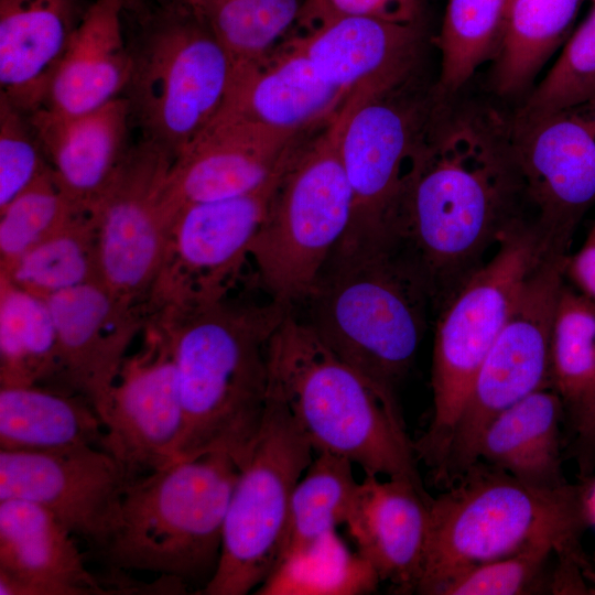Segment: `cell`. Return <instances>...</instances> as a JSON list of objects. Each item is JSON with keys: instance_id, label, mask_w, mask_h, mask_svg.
<instances>
[{"instance_id": "cell-1", "label": "cell", "mask_w": 595, "mask_h": 595, "mask_svg": "<svg viewBox=\"0 0 595 595\" xmlns=\"http://www.w3.org/2000/svg\"><path fill=\"white\" fill-rule=\"evenodd\" d=\"M439 100L387 230L425 279L435 313L489 249L534 218L511 116L456 96Z\"/></svg>"}, {"instance_id": "cell-2", "label": "cell", "mask_w": 595, "mask_h": 595, "mask_svg": "<svg viewBox=\"0 0 595 595\" xmlns=\"http://www.w3.org/2000/svg\"><path fill=\"white\" fill-rule=\"evenodd\" d=\"M290 309L225 299L150 318L165 332L177 374L183 431L177 459L210 453L241 468L259 433L268 392V344Z\"/></svg>"}, {"instance_id": "cell-3", "label": "cell", "mask_w": 595, "mask_h": 595, "mask_svg": "<svg viewBox=\"0 0 595 595\" xmlns=\"http://www.w3.org/2000/svg\"><path fill=\"white\" fill-rule=\"evenodd\" d=\"M268 374V388L315 453L344 457L366 476L423 486L393 390L338 357L292 310L269 340Z\"/></svg>"}, {"instance_id": "cell-4", "label": "cell", "mask_w": 595, "mask_h": 595, "mask_svg": "<svg viewBox=\"0 0 595 595\" xmlns=\"http://www.w3.org/2000/svg\"><path fill=\"white\" fill-rule=\"evenodd\" d=\"M310 326L342 359L393 390L434 311L430 289L390 236L339 244L305 301Z\"/></svg>"}, {"instance_id": "cell-5", "label": "cell", "mask_w": 595, "mask_h": 595, "mask_svg": "<svg viewBox=\"0 0 595 595\" xmlns=\"http://www.w3.org/2000/svg\"><path fill=\"white\" fill-rule=\"evenodd\" d=\"M592 521L587 488L545 490L478 461L429 502L420 594H440L461 573L554 536L577 544Z\"/></svg>"}, {"instance_id": "cell-6", "label": "cell", "mask_w": 595, "mask_h": 595, "mask_svg": "<svg viewBox=\"0 0 595 595\" xmlns=\"http://www.w3.org/2000/svg\"><path fill=\"white\" fill-rule=\"evenodd\" d=\"M240 467L224 453L180 459L129 482L100 551L110 566L209 582Z\"/></svg>"}, {"instance_id": "cell-7", "label": "cell", "mask_w": 595, "mask_h": 595, "mask_svg": "<svg viewBox=\"0 0 595 595\" xmlns=\"http://www.w3.org/2000/svg\"><path fill=\"white\" fill-rule=\"evenodd\" d=\"M128 40L131 69L122 96L131 123L175 155L221 109L231 60L203 17L184 0H159Z\"/></svg>"}, {"instance_id": "cell-8", "label": "cell", "mask_w": 595, "mask_h": 595, "mask_svg": "<svg viewBox=\"0 0 595 595\" xmlns=\"http://www.w3.org/2000/svg\"><path fill=\"white\" fill-rule=\"evenodd\" d=\"M368 97L354 91L323 133L295 151L252 242L259 281L271 301L290 310L306 301L350 225L353 193L339 142L350 112Z\"/></svg>"}, {"instance_id": "cell-9", "label": "cell", "mask_w": 595, "mask_h": 595, "mask_svg": "<svg viewBox=\"0 0 595 595\" xmlns=\"http://www.w3.org/2000/svg\"><path fill=\"white\" fill-rule=\"evenodd\" d=\"M550 244L536 218L521 221L436 313L431 371L433 414L413 447L437 482L475 376L527 277Z\"/></svg>"}, {"instance_id": "cell-10", "label": "cell", "mask_w": 595, "mask_h": 595, "mask_svg": "<svg viewBox=\"0 0 595 595\" xmlns=\"http://www.w3.org/2000/svg\"><path fill=\"white\" fill-rule=\"evenodd\" d=\"M313 453L283 401L268 388L259 433L228 504L219 563L199 594L245 595L273 573L291 498Z\"/></svg>"}, {"instance_id": "cell-11", "label": "cell", "mask_w": 595, "mask_h": 595, "mask_svg": "<svg viewBox=\"0 0 595 595\" xmlns=\"http://www.w3.org/2000/svg\"><path fill=\"white\" fill-rule=\"evenodd\" d=\"M569 250L551 244L527 277L470 386L440 482L450 485L478 462L479 441L500 413L532 392L551 388V329Z\"/></svg>"}, {"instance_id": "cell-12", "label": "cell", "mask_w": 595, "mask_h": 595, "mask_svg": "<svg viewBox=\"0 0 595 595\" xmlns=\"http://www.w3.org/2000/svg\"><path fill=\"white\" fill-rule=\"evenodd\" d=\"M293 155L249 193L187 204L175 212L145 302L149 316L226 298L250 256Z\"/></svg>"}, {"instance_id": "cell-13", "label": "cell", "mask_w": 595, "mask_h": 595, "mask_svg": "<svg viewBox=\"0 0 595 595\" xmlns=\"http://www.w3.org/2000/svg\"><path fill=\"white\" fill-rule=\"evenodd\" d=\"M174 156L141 139L90 212L99 282L116 296L145 304L170 231L165 186Z\"/></svg>"}, {"instance_id": "cell-14", "label": "cell", "mask_w": 595, "mask_h": 595, "mask_svg": "<svg viewBox=\"0 0 595 595\" xmlns=\"http://www.w3.org/2000/svg\"><path fill=\"white\" fill-rule=\"evenodd\" d=\"M529 206L549 239L571 245L595 205V98L548 115H511Z\"/></svg>"}, {"instance_id": "cell-15", "label": "cell", "mask_w": 595, "mask_h": 595, "mask_svg": "<svg viewBox=\"0 0 595 595\" xmlns=\"http://www.w3.org/2000/svg\"><path fill=\"white\" fill-rule=\"evenodd\" d=\"M389 93L363 99L342 133L339 154L354 207L339 244L387 234L425 133L432 111L396 100Z\"/></svg>"}, {"instance_id": "cell-16", "label": "cell", "mask_w": 595, "mask_h": 595, "mask_svg": "<svg viewBox=\"0 0 595 595\" xmlns=\"http://www.w3.org/2000/svg\"><path fill=\"white\" fill-rule=\"evenodd\" d=\"M131 479L123 464L99 446L0 450V499H23L45 508L99 551L116 527Z\"/></svg>"}, {"instance_id": "cell-17", "label": "cell", "mask_w": 595, "mask_h": 595, "mask_svg": "<svg viewBox=\"0 0 595 595\" xmlns=\"http://www.w3.org/2000/svg\"><path fill=\"white\" fill-rule=\"evenodd\" d=\"M102 448L132 478L177 459L183 412L169 338L153 320L138 353L128 356L100 414Z\"/></svg>"}, {"instance_id": "cell-18", "label": "cell", "mask_w": 595, "mask_h": 595, "mask_svg": "<svg viewBox=\"0 0 595 595\" xmlns=\"http://www.w3.org/2000/svg\"><path fill=\"white\" fill-rule=\"evenodd\" d=\"M293 141L221 108L172 162L165 186L171 219L184 205L258 188L294 154Z\"/></svg>"}, {"instance_id": "cell-19", "label": "cell", "mask_w": 595, "mask_h": 595, "mask_svg": "<svg viewBox=\"0 0 595 595\" xmlns=\"http://www.w3.org/2000/svg\"><path fill=\"white\" fill-rule=\"evenodd\" d=\"M45 300L58 342V380L100 418L129 347L149 322L145 305L116 296L99 281Z\"/></svg>"}, {"instance_id": "cell-20", "label": "cell", "mask_w": 595, "mask_h": 595, "mask_svg": "<svg viewBox=\"0 0 595 595\" xmlns=\"http://www.w3.org/2000/svg\"><path fill=\"white\" fill-rule=\"evenodd\" d=\"M299 19L304 33L286 43L325 82L346 94L359 89L389 93L412 65L416 50L413 24L334 14L300 13Z\"/></svg>"}, {"instance_id": "cell-21", "label": "cell", "mask_w": 595, "mask_h": 595, "mask_svg": "<svg viewBox=\"0 0 595 595\" xmlns=\"http://www.w3.org/2000/svg\"><path fill=\"white\" fill-rule=\"evenodd\" d=\"M29 119L55 182L79 210L90 213L131 148L127 99L120 96L79 115L41 108Z\"/></svg>"}, {"instance_id": "cell-22", "label": "cell", "mask_w": 595, "mask_h": 595, "mask_svg": "<svg viewBox=\"0 0 595 595\" xmlns=\"http://www.w3.org/2000/svg\"><path fill=\"white\" fill-rule=\"evenodd\" d=\"M74 534L45 508L0 499V594H106L89 572Z\"/></svg>"}, {"instance_id": "cell-23", "label": "cell", "mask_w": 595, "mask_h": 595, "mask_svg": "<svg viewBox=\"0 0 595 595\" xmlns=\"http://www.w3.org/2000/svg\"><path fill=\"white\" fill-rule=\"evenodd\" d=\"M431 496L407 478L366 476L346 522L357 553L380 581L416 589L424 559Z\"/></svg>"}, {"instance_id": "cell-24", "label": "cell", "mask_w": 595, "mask_h": 595, "mask_svg": "<svg viewBox=\"0 0 595 595\" xmlns=\"http://www.w3.org/2000/svg\"><path fill=\"white\" fill-rule=\"evenodd\" d=\"M88 6L84 0H0V96L24 115L44 107Z\"/></svg>"}, {"instance_id": "cell-25", "label": "cell", "mask_w": 595, "mask_h": 595, "mask_svg": "<svg viewBox=\"0 0 595 595\" xmlns=\"http://www.w3.org/2000/svg\"><path fill=\"white\" fill-rule=\"evenodd\" d=\"M349 95L325 82L309 60L285 42L256 62L232 67L221 108L295 137L318 119L334 115Z\"/></svg>"}, {"instance_id": "cell-26", "label": "cell", "mask_w": 595, "mask_h": 595, "mask_svg": "<svg viewBox=\"0 0 595 595\" xmlns=\"http://www.w3.org/2000/svg\"><path fill=\"white\" fill-rule=\"evenodd\" d=\"M123 10L125 0L89 3L55 72L43 108L79 115L122 96L131 69Z\"/></svg>"}, {"instance_id": "cell-27", "label": "cell", "mask_w": 595, "mask_h": 595, "mask_svg": "<svg viewBox=\"0 0 595 595\" xmlns=\"http://www.w3.org/2000/svg\"><path fill=\"white\" fill-rule=\"evenodd\" d=\"M564 410L552 388L532 392L486 428L477 448L478 461L540 489L569 485L562 474L560 450Z\"/></svg>"}, {"instance_id": "cell-28", "label": "cell", "mask_w": 595, "mask_h": 595, "mask_svg": "<svg viewBox=\"0 0 595 595\" xmlns=\"http://www.w3.org/2000/svg\"><path fill=\"white\" fill-rule=\"evenodd\" d=\"M104 424L82 396L41 385L0 386V450L102 447Z\"/></svg>"}, {"instance_id": "cell-29", "label": "cell", "mask_w": 595, "mask_h": 595, "mask_svg": "<svg viewBox=\"0 0 595 595\" xmlns=\"http://www.w3.org/2000/svg\"><path fill=\"white\" fill-rule=\"evenodd\" d=\"M582 0H511L501 41L494 57L493 88L513 98L531 86L536 75L567 35Z\"/></svg>"}, {"instance_id": "cell-30", "label": "cell", "mask_w": 595, "mask_h": 595, "mask_svg": "<svg viewBox=\"0 0 595 595\" xmlns=\"http://www.w3.org/2000/svg\"><path fill=\"white\" fill-rule=\"evenodd\" d=\"M58 342L45 299L0 277V386L60 379Z\"/></svg>"}, {"instance_id": "cell-31", "label": "cell", "mask_w": 595, "mask_h": 595, "mask_svg": "<svg viewBox=\"0 0 595 595\" xmlns=\"http://www.w3.org/2000/svg\"><path fill=\"white\" fill-rule=\"evenodd\" d=\"M316 454L293 491L279 564L335 532L350 515L359 486L354 464L331 453Z\"/></svg>"}, {"instance_id": "cell-32", "label": "cell", "mask_w": 595, "mask_h": 595, "mask_svg": "<svg viewBox=\"0 0 595 595\" xmlns=\"http://www.w3.org/2000/svg\"><path fill=\"white\" fill-rule=\"evenodd\" d=\"M0 277L43 299L99 281L90 213L76 215L60 230L22 255Z\"/></svg>"}, {"instance_id": "cell-33", "label": "cell", "mask_w": 595, "mask_h": 595, "mask_svg": "<svg viewBox=\"0 0 595 595\" xmlns=\"http://www.w3.org/2000/svg\"><path fill=\"white\" fill-rule=\"evenodd\" d=\"M511 0H447L436 39L441 53L439 98L456 96L486 62L493 61Z\"/></svg>"}, {"instance_id": "cell-34", "label": "cell", "mask_w": 595, "mask_h": 595, "mask_svg": "<svg viewBox=\"0 0 595 595\" xmlns=\"http://www.w3.org/2000/svg\"><path fill=\"white\" fill-rule=\"evenodd\" d=\"M550 381L570 414L595 393V305L565 283L551 329Z\"/></svg>"}, {"instance_id": "cell-35", "label": "cell", "mask_w": 595, "mask_h": 595, "mask_svg": "<svg viewBox=\"0 0 595 595\" xmlns=\"http://www.w3.org/2000/svg\"><path fill=\"white\" fill-rule=\"evenodd\" d=\"M379 582L372 566L335 531L284 559L256 594H364Z\"/></svg>"}, {"instance_id": "cell-36", "label": "cell", "mask_w": 595, "mask_h": 595, "mask_svg": "<svg viewBox=\"0 0 595 595\" xmlns=\"http://www.w3.org/2000/svg\"><path fill=\"white\" fill-rule=\"evenodd\" d=\"M301 8L299 0H206L202 17L237 67L269 54Z\"/></svg>"}, {"instance_id": "cell-37", "label": "cell", "mask_w": 595, "mask_h": 595, "mask_svg": "<svg viewBox=\"0 0 595 595\" xmlns=\"http://www.w3.org/2000/svg\"><path fill=\"white\" fill-rule=\"evenodd\" d=\"M79 210L62 192L51 167L37 181L0 208V271L40 244Z\"/></svg>"}, {"instance_id": "cell-38", "label": "cell", "mask_w": 595, "mask_h": 595, "mask_svg": "<svg viewBox=\"0 0 595 595\" xmlns=\"http://www.w3.org/2000/svg\"><path fill=\"white\" fill-rule=\"evenodd\" d=\"M595 98V4L544 78L527 94L516 118L548 115Z\"/></svg>"}, {"instance_id": "cell-39", "label": "cell", "mask_w": 595, "mask_h": 595, "mask_svg": "<svg viewBox=\"0 0 595 595\" xmlns=\"http://www.w3.org/2000/svg\"><path fill=\"white\" fill-rule=\"evenodd\" d=\"M576 543L548 536L537 539L513 554L502 556L461 573L439 595H516L528 591L551 553H563L576 562Z\"/></svg>"}, {"instance_id": "cell-40", "label": "cell", "mask_w": 595, "mask_h": 595, "mask_svg": "<svg viewBox=\"0 0 595 595\" xmlns=\"http://www.w3.org/2000/svg\"><path fill=\"white\" fill-rule=\"evenodd\" d=\"M48 170L29 116L0 96V208Z\"/></svg>"}, {"instance_id": "cell-41", "label": "cell", "mask_w": 595, "mask_h": 595, "mask_svg": "<svg viewBox=\"0 0 595 595\" xmlns=\"http://www.w3.org/2000/svg\"><path fill=\"white\" fill-rule=\"evenodd\" d=\"M419 0H309L304 14L365 17L400 24H413Z\"/></svg>"}, {"instance_id": "cell-42", "label": "cell", "mask_w": 595, "mask_h": 595, "mask_svg": "<svg viewBox=\"0 0 595 595\" xmlns=\"http://www.w3.org/2000/svg\"><path fill=\"white\" fill-rule=\"evenodd\" d=\"M564 279L570 280L574 289L595 305V220L582 247L569 253Z\"/></svg>"}, {"instance_id": "cell-43", "label": "cell", "mask_w": 595, "mask_h": 595, "mask_svg": "<svg viewBox=\"0 0 595 595\" xmlns=\"http://www.w3.org/2000/svg\"><path fill=\"white\" fill-rule=\"evenodd\" d=\"M575 431V455L580 468L589 472L595 466V393L571 414Z\"/></svg>"}, {"instance_id": "cell-44", "label": "cell", "mask_w": 595, "mask_h": 595, "mask_svg": "<svg viewBox=\"0 0 595 595\" xmlns=\"http://www.w3.org/2000/svg\"><path fill=\"white\" fill-rule=\"evenodd\" d=\"M197 14L202 17V11L206 0H184Z\"/></svg>"}, {"instance_id": "cell-45", "label": "cell", "mask_w": 595, "mask_h": 595, "mask_svg": "<svg viewBox=\"0 0 595 595\" xmlns=\"http://www.w3.org/2000/svg\"><path fill=\"white\" fill-rule=\"evenodd\" d=\"M593 4H595V0H591Z\"/></svg>"}]
</instances>
